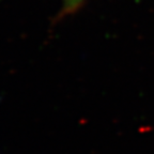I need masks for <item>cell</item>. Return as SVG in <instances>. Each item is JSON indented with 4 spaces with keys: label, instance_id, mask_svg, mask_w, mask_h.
Returning a JSON list of instances; mask_svg holds the SVG:
<instances>
[{
    "label": "cell",
    "instance_id": "1",
    "mask_svg": "<svg viewBox=\"0 0 154 154\" xmlns=\"http://www.w3.org/2000/svg\"><path fill=\"white\" fill-rule=\"evenodd\" d=\"M64 1V8L67 11H72L79 7L80 3L84 1V0H63Z\"/></svg>",
    "mask_w": 154,
    "mask_h": 154
}]
</instances>
